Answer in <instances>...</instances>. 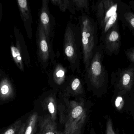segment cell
Masks as SVG:
<instances>
[{
  "mask_svg": "<svg viewBox=\"0 0 134 134\" xmlns=\"http://www.w3.org/2000/svg\"><path fill=\"white\" fill-rule=\"evenodd\" d=\"M59 109L60 122L64 127L63 134H82L87 118L83 103L66 100Z\"/></svg>",
  "mask_w": 134,
  "mask_h": 134,
  "instance_id": "obj_1",
  "label": "cell"
},
{
  "mask_svg": "<svg viewBox=\"0 0 134 134\" xmlns=\"http://www.w3.org/2000/svg\"><path fill=\"white\" fill-rule=\"evenodd\" d=\"M64 56L72 72H80V61L82 57V46L79 26L68 22L64 37Z\"/></svg>",
  "mask_w": 134,
  "mask_h": 134,
  "instance_id": "obj_2",
  "label": "cell"
},
{
  "mask_svg": "<svg viewBox=\"0 0 134 134\" xmlns=\"http://www.w3.org/2000/svg\"><path fill=\"white\" fill-rule=\"evenodd\" d=\"M79 20L82 46V57L86 71L98 47V24L93 19L85 13L79 17Z\"/></svg>",
  "mask_w": 134,
  "mask_h": 134,
  "instance_id": "obj_3",
  "label": "cell"
},
{
  "mask_svg": "<svg viewBox=\"0 0 134 134\" xmlns=\"http://www.w3.org/2000/svg\"><path fill=\"white\" fill-rule=\"evenodd\" d=\"M93 7L96 12L97 23L101 30V39L103 40L108 31L116 25L118 4L112 0H103L98 1Z\"/></svg>",
  "mask_w": 134,
  "mask_h": 134,
  "instance_id": "obj_4",
  "label": "cell"
},
{
  "mask_svg": "<svg viewBox=\"0 0 134 134\" xmlns=\"http://www.w3.org/2000/svg\"><path fill=\"white\" fill-rule=\"evenodd\" d=\"M103 48V45L98 47L89 67L85 71V81L89 87L93 90L102 88L106 82V73L102 63Z\"/></svg>",
  "mask_w": 134,
  "mask_h": 134,
  "instance_id": "obj_5",
  "label": "cell"
},
{
  "mask_svg": "<svg viewBox=\"0 0 134 134\" xmlns=\"http://www.w3.org/2000/svg\"><path fill=\"white\" fill-rule=\"evenodd\" d=\"M13 30L15 42L13 40L11 42V56L17 68L24 72L25 66L30 68L31 66L30 54L24 37L16 25H14Z\"/></svg>",
  "mask_w": 134,
  "mask_h": 134,
  "instance_id": "obj_6",
  "label": "cell"
},
{
  "mask_svg": "<svg viewBox=\"0 0 134 134\" xmlns=\"http://www.w3.org/2000/svg\"><path fill=\"white\" fill-rule=\"evenodd\" d=\"M37 56L41 67L46 70L49 64L52 65L55 61L56 55L51 41L46 34L42 27L38 23L36 34Z\"/></svg>",
  "mask_w": 134,
  "mask_h": 134,
  "instance_id": "obj_7",
  "label": "cell"
},
{
  "mask_svg": "<svg viewBox=\"0 0 134 134\" xmlns=\"http://www.w3.org/2000/svg\"><path fill=\"white\" fill-rule=\"evenodd\" d=\"M49 0H42L38 13V23L42 27L46 36L53 41L55 29V19L49 8Z\"/></svg>",
  "mask_w": 134,
  "mask_h": 134,
  "instance_id": "obj_8",
  "label": "cell"
},
{
  "mask_svg": "<svg viewBox=\"0 0 134 134\" xmlns=\"http://www.w3.org/2000/svg\"><path fill=\"white\" fill-rule=\"evenodd\" d=\"M48 74L49 84L55 89H63L69 76L68 69L60 62L55 60Z\"/></svg>",
  "mask_w": 134,
  "mask_h": 134,
  "instance_id": "obj_9",
  "label": "cell"
},
{
  "mask_svg": "<svg viewBox=\"0 0 134 134\" xmlns=\"http://www.w3.org/2000/svg\"><path fill=\"white\" fill-rule=\"evenodd\" d=\"M16 3L27 37L31 39L33 36V21L30 3L27 0H17Z\"/></svg>",
  "mask_w": 134,
  "mask_h": 134,
  "instance_id": "obj_10",
  "label": "cell"
},
{
  "mask_svg": "<svg viewBox=\"0 0 134 134\" xmlns=\"http://www.w3.org/2000/svg\"><path fill=\"white\" fill-rule=\"evenodd\" d=\"M104 48L108 54L115 52L120 45V35L116 25L112 28L106 34L104 39Z\"/></svg>",
  "mask_w": 134,
  "mask_h": 134,
  "instance_id": "obj_11",
  "label": "cell"
},
{
  "mask_svg": "<svg viewBox=\"0 0 134 134\" xmlns=\"http://www.w3.org/2000/svg\"><path fill=\"white\" fill-rule=\"evenodd\" d=\"M66 95L68 94L79 95L84 92L82 79L78 75L69 76L68 79L63 88Z\"/></svg>",
  "mask_w": 134,
  "mask_h": 134,
  "instance_id": "obj_12",
  "label": "cell"
},
{
  "mask_svg": "<svg viewBox=\"0 0 134 134\" xmlns=\"http://www.w3.org/2000/svg\"><path fill=\"white\" fill-rule=\"evenodd\" d=\"M14 94L12 80L6 73L0 78V100H7L12 98Z\"/></svg>",
  "mask_w": 134,
  "mask_h": 134,
  "instance_id": "obj_13",
  "label": "cell"
},
{
  "mask_svg": "<svg viewBox=\"0 0 134 134\" xmlns=\"http://www.w3.org/2000/svg\"><path fill=\"white\" fill-rule=\"evenodd\" d=\"M39 131L37 134H58L55 121L47 115L41 120L39 123Z\"/></svg>",
  "mask_w": 134,
  "mask_h": 134,
  "instance_id": "obj_14",
  "label": "cell"
},
{
  "mask_svg": "<svg viewBox=\"0 0 134 134\" xmlns=\"http://www.w3.org/2000/svg\"><path fill=\"white\" fill-rule=\"evenodd\" d=\"M134 80V68H129L124 70L120 75L119 85L120 88L125 91L131 89Z\"/></svg>",
  "mask_w": 134,
  "mask_h": 134,
  "instance_id": "obj_15",
  "label": "cell"
},
{
  "mask_svg": "<svg viewBox=\"0 0 134 134\" xmlns=\"http://www.w3.org/2000/svg\"><path fill=\"white\" fill-rule=\"evenodd\" d=\"M55 95L51 94L46 97L43 101L42 107L46 111L48 112V115L53 121H55L57 113V105Z\"/></svg>",
  "mask_w": 134,
  "mask_h": 134,
  "instance_id": "obj_16",
  "label": "cell"
},
{
  "mask_svg": "<svg viewBox=\"0 0 134 134\" xmlns=\"http://www.w3.org/2000/svg\"><path fill=\"white\" fill-rule=\"evenodd\" d=\"M50 2L57 6L63 12L68 10L72 14H75L76 12L73 0H51Z\"/></svg>",
  "mask_w": 134,
  "mask_h": 134,
  "instance_id": "obj_17",
  "label": "cell"
},
{
  "mask_svg": "<svg viewBox=\"0 0 134 134\" xmlns=\"http://www.w3.org/2000/svg\"><path fill=\"white\" fill-rule=\"evenodd\" d=\"M38 114L34 112L30 116L26 124L24 134H35L37 128Z\"/></svg>",
  "mask_w": 134,
  "mask_h": 134,
  "instance_id": "obj_18",
  "label": "cell"
},
{
  "mask_svg": "<svg viewBox=\"0 0 134 134\" xmlns=\"http://www.w3.org/2000/svg\"><path fill=\"white\" fill-rule=\"evenodd\" d=\"M76 11H81L85 13H90V4L88 0H73Z\"/></svg>",
  "mask_w": 134,
  "mask_h": 134,
  "instance_id": "obj_19",
  "label": "cell"
},
{
  "mask_svg": "<svg viewBox=\"0 0 134 134\" xmlns=\"http://www.w3.org/2000/svg\"><path fill=\"white\" fill-rule=\"evenodd\" d=\"M21 120H18L10 126L2 134H16L22 125Z\"/></svg>",
  "mask_w": 134,
  "mask_h": 134,
  "instance_id": "obj_20",
  "label": "cell"
},
{
  "mask_svg": "<svg viewBox=\"0 0 134 134\" xmlns=\"http://www.w3.org/2000/svg\"><path fill=\"white\" fill-rule=\"evenodd\" d=\"M125 19L129 25L134 29V14L131 12H127L124 15Z\"/></svg>",
  "mask_w": 134,
  "mask_h": 134,
  "instance_id": "obj_21",
  "label": "cell"
},
{
  "mask_svg": "<svg viewBox=\"0 0 134 134\" xmlns=\"http://www.w3.org/2000/svg\"><path fill=\"white\" fill-rule=\"evenodd\" d=\"M105 134H116L113 129L112 121L110 117L107 120Z\"/></svg>",
  "mask_w": 134,
  "mask_h": 134,
  "instance_id": "obj_22",
  "label": "cell"
},
{
  "mask_svg": "<svg viewBox=\"0 0 134 134\" xmlns=\"http://www.w3.org/2000/svg\"><path fill=\"white\" fill-rule=\"evenodd\" d=\"M116 108L118 110H120L122 109L124 105V101L122 97H117L115 101Z\"/></svg>",
  "mask_w": 134,
  "mask_h": 134,
  "instance_id": "obj_23",
  "label": "cell"
},
{
  "mask_svg": "<svg viewBox=\"0 0 134 134\" xmlns=\"http://www.w3.org/2000/svg\"><path fill=\"white\" fill-rule=\"evenodd\" d=\"M127 55L129 59L134 63V49L129 50L127 53Z\"/></svg>",
  "mask_w": 134,
  "mask_h": 134,
  "instance_id": "obj_24",
  "label": "cell"
},
{
  "mask_svg": "<svg viewBox=\"0 0 134 134\" xmlns=\"http://www.w3.org/2000/svg\"><path fill=\"white\" fill-rule=\"evenodd\" d=\"M26 126V124H23L20 129L16 134H24Z\"/></svg>",
  "mask_w": 134,
  "mask_h": 134,
  "instance_id": "obj_25",
  "label": "cell"
},
{
  "mask_svg": "<svg viewBox=\"0 0 134 134\" xmlns=\"http://www.w3.org/2000/svg\"><path fill=\"white\" fill-rule=\"evenodd\" d=\"M2 15H3V6L2 4L0 2V24L2 18Z\"/></svg>",
  "mask_w": 134,
  "mask_h": 134,
  "instance_id": "obj_26",
  "label": "cell"
},
{
  "mask_svg": "<svg viewBox=\"0 0 134 134\" xmlns=\"http://www.w3.org/2000/svg\"><path fill=\"white\" fill-rule=\"evenodd\" d=\"M5 74H6V73H5V72L0 68V78H1L2 76H3Z\"/></svg>",
  "mask_w": 134,
  "mask_h": 134,
  "instance_id": "obj_27",
  "label": "cell"
},
{
  "mask_svg": "<svg viewBox=\"0 0 134 134\" xmlns=\"http://www.w3.org/2000/svg\"><path fill=\"white\" fill-rule=\"evenodd\" d=\"M130 4L131 5V7L134 10V1L131 2Z\"/></svg>",
  "mask_w": 134,
  "mask_h": 134,
  "instance_id": "obj_28",
  "label": "cell"
},
{
  "mask_svg": "<svg viewBox=\"0 0 134 134\" xmlns=\"http://www.w3.org/2000/svg\"><path fill=\"white\" fill-rule=\"evenodd\" d=\"M90 134H94L93 133V132H92V131H91V133Z\"/></svg>",
  "mask_w": 134,
  "mask_h": 134,
  "instance_id": "obj_29",
  "label": "cell"
},
{
  "mask_svg": "<svg viewBox=\"0 0 134 134\" xmlns=\"http://www.w3.org/2000/svg\"><path fill=\"white\" fill-rule=\"evenodd\" d=\"M63 134L62 133H60L59 132V134Z\"/></svg>",
  "mask_w": 134,
  "mask_h": 134,
  "instance_id": "obj_30",
  "label": "cell"
},
{
  "mask_svg": "<svg viewBox=\"0 0 134 134\" xmlns=\"http://www.w3.org/2000/svg\"><path fill=\"white\" fill-rule=\"evenodd\" d=\"M63 134H64L63 133Z\"/></svg>",
  "mask_w": 134,
  "mask_h": 134,
  "instance_id": "obj_31",
  "label": "cell"
}]
</instances>
